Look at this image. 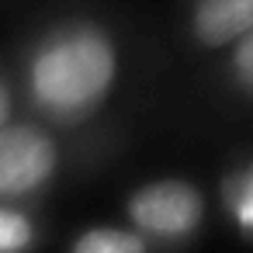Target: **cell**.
<instances>
[{
  "mask_svg": "<svg viewBox=\"0 0 253 253\" xmlns=\"http://www.w3.org/2000/svg\"><path fill=\"white\" fill-rule=\"evenodd\" d=\"M122 49L97 18H63L39 32L21 56V97L45 125L94 118L118 87Z\"/></svg>",
  "mask_w": 253,
  "mask_h": 253,
  "instance_id": "obj_1",
  "label": "cell"
},
{
  "mask_svg": "<svg viewBox=\"0 0 253 253\" xmlns=\"http://www.w3.org/2000/svg\"><path fill=\"white\" fill-rule=\"evenodd\" d=\"M125 218L160 246H184L205 229L208 198L184 177H156L128 191Z\"/></svg>",
  "mask_w": 253,
  "mask_h": 253,
  "instance_id": "obj_2",
  "label": "cell"
},
{
  "mask_svg": "<svg viewBox=\"0 0 253 253\" xmlns=\"http://www.w3.org/2000/svg\"><path fill=\"white\" fill-rule=\"evenodd\" d=\"M63 167V146L45 122H7L0 128V201L39 198Z\"/></svg>",
  "mask_w": 253,
  "mask_h": 253,
  "instance_id": "obj_3",
  "label": "cell"
},
{
  "mask_svg": "<svg viewBox=\"0 0 253 253\" xmlns=\"http://www.w3.org/2000/svg\"><path fill=\"white\" fill-rule=\"evenodd\" d=\"M253 32V0H194L187 11V39L218 52Z\"/></svg>",
  "mask_w": 253,
  "mask_h": 253,
  "instance_id": "obj_4",
  "label": "cell"
},
{
  "mask_svg": "<svg viewBox=\"0 0 253 253\" xmlns=\"http://www.w3.org/2000/svg\"><path fill=\"white\" fill-rule=\"evenodd\" d=\"M153 239L135 225H90L73 236L66 253H153Z\"/></svg>",
  "mask_w": 253,
  "mask_h": 253,
  "instance_id": "obj_5",
  "label": "cell"
},
{
  "mask_svg": "<svg viewBox=\"0 0 253 253\" xmlns=\"http://www.w3.org/2000/svg\"><path fill=\"white\" fill-rule=\"evenodd\" d=\"M222 208L239 229V236L253 239V160L236 167L222 180Z\"/></svg>",
  "mask_w": 253,
  "mask_h": 253,
  "instance_id": "obj_6",
  "label": "cell"
},
{
  "mask_svg": "<svg viewBox=\"0 0 253 253\" xmlns=\"http://www.w3.org/2000/svg\"><path fill=\"white\" fill-rule=\"evenodd\" d=\"M39 218L18 205L0 201V253H32L39 246Z\"/></svg>",
  "mask_w": 253,
  "mask_h": 253,
  "instance_id": "obj_7",
  "label": "cell"
},
{
  "mask_svg": "<svg viewBox=\"0 0 253 253\" xmlns=\"http://www.w3.org/2000/svg\"><path fill=\"white\" fill-rule=\"evenodd\" d=\"M229 84L239 97L253 101V32H246L239 42L229 45V63H225Z\"/></svg>",
  "mask_w": 253,
  "mask_h": 253,
  "instance_id": "obj_8",
  "label": "cell"
},
{
  "mask_svg": "<svg viewBox=\"0 0 253 253\" xmlns=\"http://www.w3.org/2000/svg\"><path fill=\"white\" fill-rule=\"evenodd\" d=\"M14 104H18L14 87H11V80L4 73H0V128H4L7 122H14Z\"/></svg>",
  "mask_w": 253,
  "mask_h": 253,
  "instance_id": "obj_9",
  "label": "cell"
}]
</instances>
